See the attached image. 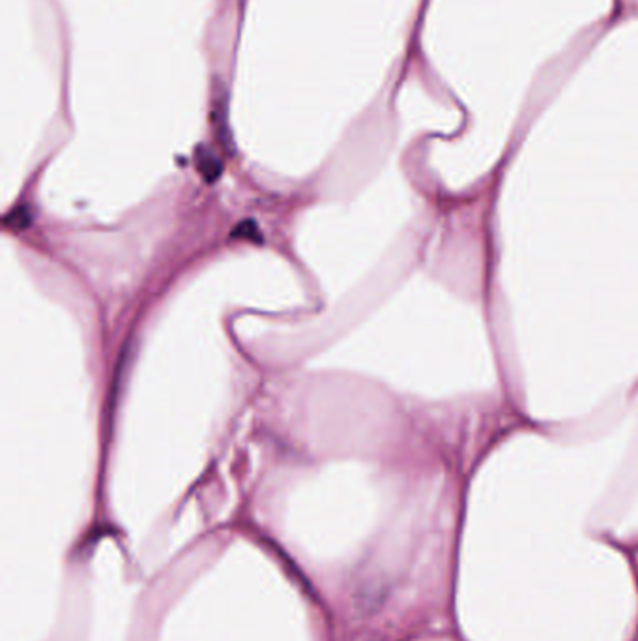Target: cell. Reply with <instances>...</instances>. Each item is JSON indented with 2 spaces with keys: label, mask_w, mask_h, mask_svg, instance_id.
I'll return each instance as SVG.
<instances>
[]
</instances>
